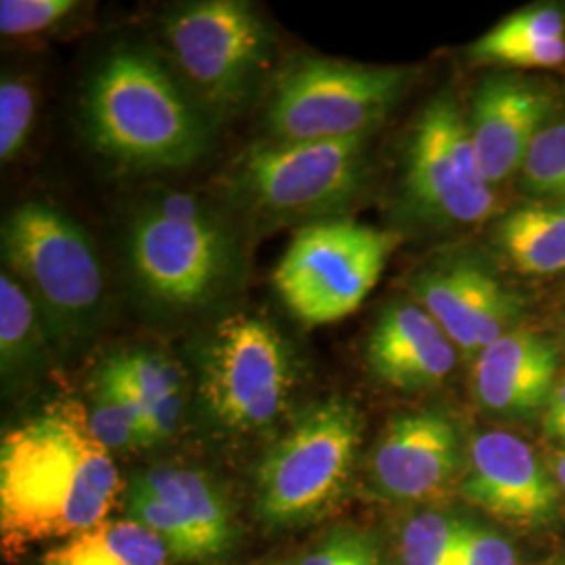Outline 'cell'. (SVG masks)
Returning a JSON list of instances; mask_svg holds the SVG:
<instances>
[{
  "mask_svg": "<svg viewBox=\"0 0 565 565\" xmlns=\"http://www.w3.org/2000/svg\"><path fill=\"white\" fill-rule=\"evenodd\" d=\"M120 494L118 469L86 408L57 403L9 431L0 448V539L7 557L103 524Z\"/></svg>",
  "mask_w": 565,
  "mask_h": 565,
  "instance_id": "cell-1",
  "label": "cell"
},
{
  "mask_svg": "<svg viewBox=\"0 0 565 565\" xmlns=\"http://www.w3.org/2000/svg\"><path fill=\"white\" fill-rule=\"evenodd\" d=\"M210 111L153 55L121 49L95 70L82 121L103 158L130 170H179L212 145Z\"/></svg>",
  "mask_w": 565,
  "mask_h": 565,
  "instance_id": "cell-2",
  "label": "cell"
},
{
  "mask_svg": "<svg viewBox=\"0 0 565 565\" xmlns=\"http://www.w3.org/2000/svg\"><path fill=\"white\" fill-rule=\"evenodd\" d=\"M121 247L142 302L174 317L218 302L242 268L239 243L223 214L181 191H156L137 203Z\"/></svg>",
  "mask_w": 565,
  "mask_h": 565,
  "instance_id": "cell-3",
  "label": "cell"
},
{
  "mask_svg": "<svg viewBox=\"0 0 565 565\" xmlns=\"http://www.w3.org/2000/svg\"><path fill=\"white\" fill-rule=\"evenodd\" d=\"M4 270L36 303L49 340L74 345L99 329L105 273L97 245L55 205L25 202L2 224Z\"/></svg>",
  "mask_w": 565,
  "mask_h": 565,
  "instance_id": "cell-4",
  "label": "cell"
},
{
  "mask_svg": "<svg viewBox=\"0 0 565 565\" xmlns=\"http://www.w3.org/2000/svg\"><path fill=\"white\" fill-rule=\"evenodd\" d=\"M406 67H373L303 55L273 82L266 105L270 141L319 142L371 137L408 88Z\"/></svg>",
  "mask_w": 565,
  "mask_h": 565,
  "instance_id": "cell-5",
  "label": "cell"
},
{
  "mask_svg": "<svg viewBox=\"0 0 565 565\" xmlns=\"http://www.w3.org/2000/svg\"><path fill=\"white\" fill-rule=\"evenodd\" d=\"M371 137L342 141H260L224 174L233 202L275 223H321L352 202L366 177Z\"/></svg>",
  "mask_w": 565,
  "mask_h": 565,
  "instance_id": "cell-6",
  "label": "cell"
},
{
  "mask_svg": "<svg viewBox=\"0 0 565 565\" xmlns=\"http://www.w3.org/2000/svg\"><path fill=\"white\" fill-rule=\"evenodd\" d=\"M162 34L189 93L223 116L254 97L275 49L268 21L243 0L179 4L163 18Z\"/></svg>",
  "mask_w": 565,
  "mask_h": 565,
  "instance_id": "cell-7",
  "label": "cell"
},
{
  "mask_svg": "<svg viewBox=\"0 0 565 565\" xmlns=\"http://www.w3.org/2000/svg\"><path fill=\"white\" fill-rule=\"evenodd\" d=\"M363 417L342 398L310 404L268 450L258 469V511L270 524H298L321 515L350 482Z\"/></svg>",
  "mask_w": 565,
  "mask_h": 565,
  "instance_id": "cell-8",
  "label": "cell"
},
{
  "mask_svg": "<svg viewBox=\"0 0 565 565\" xmlns=\"http://www.w3.org/2000/svg\"><path fill=\"white\" fill-rule=\"evenodd\" d=\"M396 245V233L342 216L306 224L275 270L277 294L308 327L342 321L369 298Z\"/></svg>",
  "mask_w": 565,
  "mask_h": 565,
  "instance_id": "cell-9",
  "label": "cell"
},
{
  "mask_svg": "<svg viewBox=\"0 0 565 565\" xmlns=\"http://www.w3.org/2000/svg\"><path fill=\"white\" fill-rule=\"evenodd\" d=\"M291 384V348L266 317H226L205 338L200 398L205 415L226 431L254 434L275 424Z\"/></svg>",
  "mask_w": 565,
  "mask_h": 565,
  "instance_id": "cell-10",
  "label": "cell"
},
{
  "mask_svg": "<svg viewBox=\"0 0 565 565\" xmlns=\"http://www.w3.org/2000/svg\"><path fill=\"white\" fill-rule=\"evenodd\" d=\"M403 195L424 223L467 226L494 212V189L484 181L463 116L450 90L425 105L413 124L403 158Z\"/></svg>",
  "mask_w": 565,
  "mask_h": 565,
  "instance_id": "cell-11",
  "label": "cell"
},
{
  "mask_svg": "<svg viewBox=\"0 0 565 565\" xmlns=\"http://www.w3.org/2000/svg\"><path fill=\"white\" fill-rule=\"evenodd\" d=\"M130 520L149 527L177 559H212L233 543L223 497L198 469L163 465L126 490Z\"/></svg>",
  "mask_w": 565,
  "mask_h": 565,
  "instance_id": "cell-12",
  "label": "cell"
},
{
  "mask_svg": "<svg viewBox=\"0 0 565 565\" xmlns=\"http://www.w3.org/2000/svg\"><path fill=\"white\" fill-rule=\"evenodd\" d=\"M411 294L457 350L473 361L490 343L513 331L524 312L522 300L473 256H452L425 266L413 275Z\"/></svg>",
  "mask_w": 565,
  "mask_h": 565,
  "instance_id": "cell-13",
  "label": "cell"
},
{
  "mask_svg": "<svg viewBox=\"0 0 565 565\" xmlns=\"http://www.w3.org/2000/svg\"><path fill=\"white\" fill-rule=\"evenodd\" d=\"M553 116V93L536 82L492 76L476 86L467 126L482 177L492 189L520 174L530 147Z\"/></svg>",
  "mask_w": 565,
  "mask_h": 565,
  "instance_id": "cell-14",
  "label": "cell"
},
{
  "mask_svg": "<svg viewBox=\"0 0 565 565\" xmlns=\"http://www.w3.org/2000/svg\"><path fill=\"white\" fill-rule=\"evenodd\" d=\"M467 501L513 524H545L559 490L532 446L505 431H488L469 446L465 473Z\"/></svg>",
  "mask_w": 565,
  "mask_h": 565,
  "instance_id": "cell-15",
  "label": "cell"
},
{
  "mask_svg": "<svg viewBox=\"0 0 565 565\" xmlns=\"http://www.w3.org/2000/svg\"><path fill=\"white\" fill-rule=\"evenodd\" d=\"M461 463L459 436L443 413L396 417L385 427L371 459L375 486L396 501H425L443 494Z\"/></svg>",
  "mask_w": 565,
  "mask_h": 565,
  "instance_id": "cell-16",
  "label": "cell"
},
{
  "mask_svg": "<svg viewBox=\"0 0 565 565\" xmlns=\"http://www.w3.org/2000/svg\"><path fill=\"white\" fill-rule=\"evenodd\" d=\"M457 345L417 300L385 303L366 340V363L384 384L429 390L455 371Z\"/></svg>",
  "mask_w": 565,
  "mask_h": 565,
  "instance_id": "cell-17",
  "label": "cell"
},
{
  "mask_svg": "<svg viewBox=\"0 0 565 565\" xmlns=\"http://www.w3.org/2000/svg\"><path fill=\"white\" fill-rule=\"evenodd\" d=\"M559 352L543 335L513 329L473 361L471 384L478 404L501 417L545 411L557 385Z\"/></svg>",
  "mask_w": 565,
  "mask_h": 565,
  "instance_id": "cell-18",
  "label": "cell"
},
{
  "mask_svg": "<svg viewBox=\"0 0 565 565\" xmlns=\"http://www.w3.org/2000/svg\"><path fill=\"white\" fill-rule=\"evenodd\" d=\"M494 245L513 268L530 277L565 270V203H524L494 228Z\"/></svg>",
  "mask_w": 565,
  "mask_h": 565,
  "instance_id": "cell-19",
  "label": "cell"
},
{
  "mask_svg": "<svg viewBox=\"0 0 565 565\" xmlns=\"http://www.w3.org/2000/svg\"><path fill=\"white\" fill-rule=\"evenodd\" d=\"M168 548L132 520L103 522L46 551L42 565H166Z\"/></svg>",
  "mask_w": 565,
  "mask_h": 565,
  "instance_id": "cell-20",
  "label": "cell"
},
{
  "mask_svg": "<svg viewBox=\"0 0 565 565\" xmlns=\"http://www.w3.org/2000/svg\"><path fill=\"white\" fill-rule=\"evenodd\" d=\"M88 396V427L105 450L142 448L145 404L135 385L121 373L116 356H109L95 371Z\"/></svg>",
  "mask_w": 565,
  "mask_h": 565,
  "instance_id": "cell-21",
  "label": "cell"
},
{
  "mask_svg": "<svg viewBox=\"0 0 565 565\" xmlns=\"http://www.w3.org/2000/svg\"><path fill=\"white\" fill-rule=\"evenodd\" d=\"M36 303L7 270L0 275V359L4 375L28 363L46 340Z\"/></svg>",
  "mask_w": 565,
  "mask_h": 565,
  "instance_id": "cell-22",
  "label": "cell"
},
{
  "mask_svg": "<svg viewBox=\"0 0 565 565\" xmlns=\"http://www.w3.org/2000/svg\"><path fill=\"white\" fill-rule=\"evenodd\" d=\"M518 177L532 200L565 203V118L551 121L539 135Z\"/></svg>",
  "mask_w": 565,
  "mask_h": 565,
  "instance_id": "cell-23",
  "label": "cell"
},
{
  "mask_svg": "<svg viewBox=\"0 0 565 565\" xmlns=\"http://www.w3.org/2000/svg\"><path fill=\"white\" fill-rule=\"evenodd\" d=\"M121 373L126 380L135 385L145 404V419L147 413L160 404L172 398H181L184 390V375L182 369L168 356L153 350H130L116 354ZM145 443V440H142Z\"/></svg>",
  "mask_w": 565,
  "mask_h": 565,
  "instance_id": "cell-24",
  "label": "cell"
},
{
  "mask_svg": "<svg viewBox=\"0 0 565 565\" xmlns=\"http://www.w3.org/2000/svg\"><path fill=\"white\" fill-rule=\"evenodd\" d=\"M463 522L443 513L411 520L403 534V565H450Z\"/></svg>",
  "mask_w": 565,
  "mask_h": 565,
  "instance_id": "cell-25",
  "label": "cell"
},
{
  "mask_svg": "<svg viewBox=\"0 0 565 565\" xmlns=\"http://www.w3.org/2000/svg\"><path fill=\"white\" fill-rule=\"evenodd\" d=\"M36 116V95L25 78L4 74L0 82V160L13 158L30 139Z\"/></svg>",
  "mask_w": 565,
  "mask_h": 565,
  "instance_id": "cell-26",
  "label": "cell"
},
{
  "mask_svg": "<svg viewBox=\"0 0 565 565\" xmlns=\"http://www.w3.org/2000/svg\"><path fill=\"white\" fill-rule=\"evenodd\" d=\"M469 60L482 65H509V67H555L565 61L564 41L525 42L492 41L482 36L469 46Z\"/></svg>",
  "mask_w": 565,
  "mask_h": 565,
  "instance_id": "cell-27",
  "label": "cell"
},
{
  "mask_svg": "<svg viewBox=\"0 0 565 565\" xmlns=\"http://www.w3.org/2000/svg\"><path fill=\"white\" fill-rule=\"evenodd\" d=\"M78 9L74 0H2L0 2V32L2 36H32L41 34Z\"/></svg>",
  "mask_w": 565,
  "mask_h": 565,
  "instance_id": "cell-28",
  "label": "cell"
},
{
  "mask_svg": "<svg viewBox=\"0 0 565 565\" xmlns=\"http://www.w3.org/2000/svg\"><path fill=\"white\" fill-rule=\"evenodd\" d=\"M492 41H564L565 11L557 7H532L499 21L488 34Z\"/></svg>",
  "mask_w": 565,
  "mask_h": 565,
  "instance_id": "cell-29",
  "label": "cell"
},
{
  "mask_svg": "<svg viewBox=\"0 0 565 565\" xmlns=\"http://www.w3.org/2000/svg\"><path fill=\"white\" fill-rule=\"evenodd\" d=\"M518 557L513 546L505 539L476 527V525H461L459 541L452 551L450 565H515Z\"/></svg>",
  "mask_w": 565,
  "mask_h": 565,
  "instance_id": "cell-30",
  "label": "cell"
},
{
  "mask_svg": "<svg viewBox=\"0 0 565 565\" xmlns=\"http://www.w3.org/2000/svg\"><path fill=\"white\" fill-rule=\"evenodd\" d=\"M366 539L354 532H335L327 536L300 565H352Z\"/></svg>",
  "mask_w": 565,
  "mask_h": 565,
  "instance_id": "cell-31",
  "label": "cell"
},
{
  "mask_svg": "<svg viewBox=\"0 0 565 565\" xmlns=\"http://www.w3.org/2000/svg\"><path fill=\"white\" fill-rule=\"evenodd\" d=\"M543 427H545V434L551 440L565 445V380L557 382L551 398H548L545 417H543Z\"/></svg>",
  "mask_w": 565,
  "mask_h": 565,
  "instance_id": "cell-32",
  "label": "cell"
},
{
  "mask_svg": "<svg viewBox=\"0 0 565 565\" xmlns=\"http://www.w3.org/2000/svg\"><path fill=\"white\" fill-rule=\"evenodd\" d=\"M352 565H380L377 551H375V546H373L371 541H366V543H364L363 548H361V553H359V557L354 559V564Z\"/></svg>",
  "mask_w": 565,
  "mask_h": 565,
  "instance_id": "cell-33",
  "label": "cell"
},
{
  "mask_svg": "<svg viewBox=\"0 0 565 565\" xmlns=\"http://www.w3.org/2000/svg\"><path fill=\"white\" fill-rule=\"evenodd\" d=\"M553 471H555V480L559 482L562 488H565V452H562V455L555 459Z\"/></svg>",
  "mask_w": 565,
  "mask_h": 565,
  "instance_id": "cell-34",
  "label": "cell"
}]
</instances>
